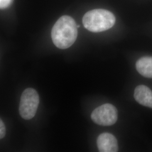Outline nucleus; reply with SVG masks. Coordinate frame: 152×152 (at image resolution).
<instances>
[{"instance_id": "obj_7", "label": "nucleus", "mask_w": 152, "mask_h": 152, "mask_svg": "<svg viewBox=\"0 0 152 152\" xmlns=\"http://www.w3.org/2000/svg\"><path fill=\"white\" fill-rule=\"evenodd\" d=\"M136 69L142 76L152 78V57L145 56L137 61Z\"/></svg>"}, {"instance_id": "obj_3", "label": "nucleus", "mask_w": 152, "mask_h": 152, "mask_svg": "<svg viewBox=\"0 0 152 152\" xmlns=\"http://www.w3.org/2000/svg\"><path fill=\"white\" fill-rule=\"evenodd\" d=\"M39 103V95L36 90L28 88L23 93L19 105V113L24 120L33 118L37 112Z\"/></svg>"}, {"instance_id": "obj_5", "label": "nucleus", "mask_w": 152, "mask_h": 152, "mask_svg": "<svg viewBox=\"0 0 152 152\" xmlns=\"http://www.w3.org/2000/svg\"><path fill=\"white\" fill-rule=\"evenodd\" d=\"M97 145L99 152H117L118 150V142L112 134L105 132L98 136Z\"/></svg>"}, {"instance_id": "obj_8", "label": "nucleus", "mask_w": 152, "mask_h": 152, "mask_svg": "<svg viewBox=\"0 0 152 152\" xmlns=\"http://www.w3.org/2000/svg\"><path fill=\"white\" fill-rule=\"evenodd\" d=\"M6 135V127L2 120H0V138L3 139Z\"/></svg>"}, {"instance_id": "obj_2", "label": "nucleus", "mask_w": 152, "mask_h": 152, "mask_svg": "<svg viewBox=\"0 0 152 152\" xmlns=\"http://www.w3.org/2000/svg\"><path fill=\"white\" fill-rule=\"evenodd\" d=\"M85 28L92 32H101L112 27L115 18L110 11L104 9H95L88 11L83 17Z\"/></svg>"}, {"instance_id": "obj_4", "label": "nucleus", "mask_w": 152, "mask_h": 152, "mask_svg": "<svg viewBox=\"0 0 152 152\" xmlns=\"http://www.w3.org/2000/svg\"><path fill=\"white\" fill-rule=\"evenodd\" d=\"M92 121L96 124L103 126L114 125L118 119V111L110 104H105L94 109L91 115Z\"/></svg>"}, {"instance_id": "obj_1", "label": "nucleus", "mask_w": 152, "mask_h": 152, "mask_svg": "<svg viewBox=\"0 0 152 152\" xmlns=\"http://www.w3.org/2000/svg\"><path fill=\"white\" fill-rule=\"evenodd\" d=\"M75 20L68 15L60 17L51 31V38L55 45L60 49L69 48L76 41L78 35Z\"/></svg>"}, {"instance_id": "obj_6", "label": "nucleus", "mask_w": 152, "mask_h": 152, "mask_svg": "<svg viewBox=\"0 0 152 152\" xmlns=\"http://www.w3.org/2000/svg\"><path fill=\"white\" fill-rule=\"evenodd\" d=\"M134 98L141 105L152 108V91L149 87L144 85L137 86L134 91Z\"/></svg>"}, {"instance_id": "obj_9", "label": "nucleus", "mask_w": 152, "mask_h": 152, "mask_svg": "<svg viewBox=\"0 0 152 152\" xmlns=\"http://www.w3.org/2000/svg\"><path fill=\"white\" fill-rule=\"evenodd\" d=\"M12 0H0V7L1 9L7 8L11 5Z\"/></svg>"}]
</instances>
